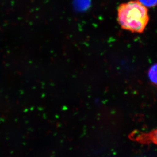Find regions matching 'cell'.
<instances>
[{
	"mask_svg": "<svg viewBox=\"0 0 157 157\" xmlns=\"http://www.w3.org/2000/svg\"><path fill=\"white\" fill-rule=\"evenodd\" d=\"M117 19L124 29L140 33L148 24V9L136 0L123 3L118 9Z\"/></svg>",
	"mask_w": 157,
	"mask_h": 157,
	"instance_id": "1",
	"label": "cell"
},
{
	"mask_svg": "<svg viewBox=\"0 0 157 157\" xmlns=\"http://www.w3.org/2000/svg\"><path fill=\"white\" fill-rule=\"evenodd\" d=\"M131 137L132 140L142 144L157 145V128L147 132H136L132 133Z\"/></svg>",
	"mask_w": 157,
	"mask_h": 157,
	"instance_id": "2",
	"label": "cell"
},
{
	"mask_svg": "<svg viewBox=\"0 0 157 157\" xmlns=\"http://www.w3.org/2000/svg\"><path fill=\"white\" fill-rule=\"evenodd\" d=\"M148 76L153 83L157 85V63L153 65L149 70Z\"/></svg>",
	"mask_w": 157,
	"mask_h": 157,
	"instance_id": "3",
	"label": "cell"
},
{
	"mask_svg": "<svg viewBox=\"0 0 157 157\" xmlns=\"http://www.w3.org/2000/svg\"><path fill=\"white\" fill-rule=\"evenodd\" d=\"M146 8H152L157 5V0H136Z\"/></svg>",
	"mask_w": 157,
	"mask_h": 157,
	"instance_id": "4",
	"label": "cell"
}]
</instances>
